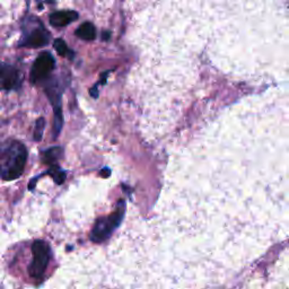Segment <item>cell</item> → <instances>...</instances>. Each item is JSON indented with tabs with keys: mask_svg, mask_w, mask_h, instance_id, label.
I'll list each match as a JSON object with an SVG mask.
<instances>
[{
	"mask_svg": "<svg viewBox=\"0 0 289 289\" xmlns=\"http://www.w3.org/2000/svg\"><path fill=\"white\" fill-rule=\"evenodd\" d=\"M27 150L24 144L16 140L0 142V177L5 181L19 178L24 172Z\"/></svg>",
	"mask_w": 289,
	"mask_h": 289,
	"instance_id": "obj_1",
	"label": "cell"
},
{
	"mask_svg": "<svg viewBox=\"0 0 289 289\" xmlns=\"http://www.w3.org/2000/svg\"><path fill=\"white\" fill-rule=\"evenodd\" d=\"M125 210V204L123 200L118 202L117 209L107 217H100L94 224L91 232V240L95 243H101L107 240L112 233L117 229L122 222Z\"/></svg>",
	"mask_w": 289,
	"mask_h": 289,
	"instance_id": "obj_2",
	"label": "cell"
},
{
	"mask_svg": "<svg viewBox=\"0 0 289 289\" xmlns=\"http://www.w3.org/2000/svg\"><path fill=\"white\" fill-rule=\"evenodd\" d=\"M31 24L32 25L30 27L25 28L24 39H23L22 44L27 48H41L48 45L51 34L48 32L47 28L35 17H33L31 20Z\"/></svg>",
	"mask_w": 289,
	"mask_h": 289,
	"instance_id": "obj_3",
	"label": "cell"
},
{
	"mask_svg": "<svg viewBox=\"0 0 289 289\" xmlns=\"http://www.w3.org/2000/svg\"><path fill=\"white\" fill-rule=\"evenodd\" d=\"M33 262L28 271L33 278H41L48 267L50 258V247L44 241H35L32 246Z\"/></svg>",
	"mask_w": 289,
	"mask_h": 289,
	"instance_id": "obj_4",
	"label": "cell"
},
{
	"mask_svg": "<svg viewBox=\"0 0 289 289\" xmlns=\"http://www.w3.org/2000/svg\"><path fill=\"white\" fill-rule=\"evenodd\" d=\"M56 66L55 58L49 52H43L34 61L31 69V83L39 84L47 80Z\"/></svg>",
	"mask_w": 289,
	"mask_h": 289,
	"instance_id": "obj_5",
	"label": "cell"
},
{
	"mask_svg": "<svg viewBox=\"0 0 289 289\" xmlns=\"http://www.w3.org/2000/svg\"><path fill=\"white\" fill-rule=\"evenodd\" d=\"M22 75L20 70L8 63L0 62V91H11L20 88Z\"/></svg>",
	"mask_w": 289,
	"mask_h": 289,
	"instance_id": "obj_6",
	"label": "cell"
},
{
	"mask_svg": "<svg viewBox=\"0 0 289 289\" xmlns=\"http://www.w3.org/2000/svg\"><path fill=\"white\" fill-rule=\"evenodd\" d=\"M78 13L75 10H61L52 13L49 17L50 24L53 27H63L69 24H71L73 22L77 21Z\"/></svg>",
	"mask_w": 289,
	"mask_h": 289,
	"instance_id": "obj_7",
	"label": "cell"
},
{
	"mask_svg": "<svg viewBox=\"0 0 289 289\" xmlns=\"http://www.w3.org/2000/svg\"><path fill=\"white\" fill-rule=\"evenodd\" d=\"M75 34H76V37H78L79 39L85 40V41H93L96 38V30L95 26L92 24V23L86 22L77 28V31L75 32Z\"/></svg>",
	"mask_w": 289,
	"mask_h": 289,
	"instance_id": "obj_8",
	"label": "cell"
},
{
	"mask_svg": "<svg viewBox=\"0 0 289 289\" xmlns=\"http://www.w3.org/2000/svg\"><path fill=\"white\" fill-rule=\"evenodd\" d=\"M61 155H62V149L60 147H58V146L52 147L48 150H45V152L43 153L42 160L44 164H48L51 167L56 166V163L59 160Z\"/></svg>",
	"mask_w": 289,
	"mask_h": 289,
	"instance_id": "obj_9",
	"label": "cell"
},
{
	"mask_svg": "<svg viewBox=\"0 0 289 289\" xmlns=\"http://www.w3.org/2000/svg\"><path fill=\"white\" fill-rule=\"evenodd\" d=\"M48 172H49V174L52 176V178H53V181L57 184H62L63 182H65L66 176H67L66 173L63 172L62 170H60L57 165L56 166H52Z\"/></svg>",
	"mask_w": 289,
	"mask_h": 289,
	"instance_id": "obj_10",
	"label": "cell"
},
{
	"mask_svg": "<svg viewBox=\"0 0 289 289\" xmlns=\"http://www.w3.org/2000/svg\"><path fill=\"white\" fill-rule=\"evenodd\" d=\"M53 47H55V50L58 52V55L61 56V57H66V56H69V55H73V52L69 50V48L67 47V44L66 42L63 41V40L61 39H57L55 43H53Z\"/></svg>",
	"mask_w": 289,
	"mask_h": 289,
	"instance_id": "obj_11",
	"label": "cell"
},
{
	"mask_svg": "<svg viewBox=\"0 0 289 289\" xmlns=\"http://www.w3.org/2000/svg\"><path fill=\"white\" fill-rule=\"evenodd\" d=\"M44 128H45V120L43 118H39L35 123V128H34V140L41 141Z\"/></svg>",
	"mask_w": 289,
	"mask_h": 289,
	"instance_id": "obj_12",
	"label": "cell"
},
{
	"mask_svg": "<svg viewBox=\"0 0 289 289\" xmlns=\"http://www.w3.org/2000/svg\"><path fill=\"white\" fill-rule=\"evenodd\" d=\"M110 175H111V172H110L109 169H105V170H102V171H101V176L109 177Z\"/></svg>",
	"mask_w": 289,
	"mask_h": 289,
	"instance_id": "obj_13",
	"label": "cell"
},
{
	"mask_svg": "<svg viewBox=\"0 0 289 289\" xmlns=\"http://www.w3.org/2000/svg\"><path fill=\"white\" fill-rule=\"evenodd\" d=\"M109 35H110V33H109V32H106V33H105V40H107V39H109Z\"/></svg>",
	"mask_w": 289,
	"mask_h": 289,
	"instance_id": "obj_14",
	"label": "cell"
}]
</instances>
